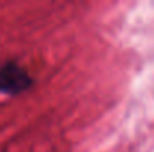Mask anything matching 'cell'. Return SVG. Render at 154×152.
<instances>
[{
	"label": "cell",
	"instance_id": "obj_1",
	"mask_svg": "<svg viewBox=\"0 0 154 152\" xmlns=\"http://www.w3.org/2000/svg\"><path fill=\"white\" fill-rule=\"evenodd\" d=\"M32 78L29 73L15 63H6L0 66V93L20 94L32 87Z\"/></svg>",
	"mask_w": 154,
	"mask_h": 152
}]
</instances>
